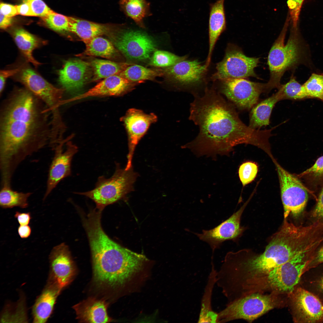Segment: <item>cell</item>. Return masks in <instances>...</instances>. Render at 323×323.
I'll list each match as a JSON object with an SVG mask.
<instances>
[{"label":"cell","mask_w":323,"mask_h":323,"mask_svg":"<svg viewBox=\"0 0 323 323\" xmlns=\"http://www.w3.org/2000/svg\"><path fill=\"white\" fill-rule=\"evenodd\" d=\"M51 132V115L47 106L25 88L14 89L0 105L1 176L12 178L27 157L50 147Z\"/></svg>","instance_id":"1"},{"label":"cell","mask_w":323,"mask_h":323,"mask_svg":"<svg viewBox=\"0 0 323 323\" xmlns=\"http://www.w3.org/2000/svg\"><path fill=\"white\" fill-rule=\"evenodd\" d=\"M190 104L189 119L199 127L193 141L184 146L199 155L227 154L234 147L243 144L263 151L269 147L270 129H255L240 118L235 107L213 89L201 96L195 95Z\"/></svg>","instance_id":"2"},{"label":"cell","mask_w":323,"mask_h":323,"mask_svg":"<svg viewBox=\"0 0 323 323\" xmlns=\"http://www.w3.org/2000/svg\"><path fill=\"white\" fill-rule=\"evenodd\" d=\"M93 279L98 286L115 290L123 287L140 272L148 260L110 239L105 232L90 240Z\"/></svg>","instance_id":"3"},{"label":"cell","mask_w":323,"mask_h":323,"mask_svg":"<svg viewBox=\"0 0 323 323\" xmlns=\"http://www.w3.org/2000/svg\"><path fill=\"white\" fill-rule=\"evenodd\" d=\"M322 237L323 221L315 220L308 226H296L284 218L281 228L263 253L251 258V265L257 273L266 275Z\"/></svg>","instance_id":"4"},{"label":"cell","mask_w":323,"mask_h":323,"mask_svg":"<svg viewBox=\"0 0 323 323\" xmlns=\"http://www.w3.org/2000/svg\"><path fill=\"white\" fill-rule=\"evenodd\" d=\"M290 19H287L269 54L268 64L270 76L269 81L266 83V93L274 89H278L281 85V80L284 73L304 63L306 57L305 46L298 27H292L288 41L284 44Z\"/></svg>","instance_id":"5"},{"label":"cell","mask_w":323,"mask_h":323,"mask_svg":"<svg viewBox=\"0 0 323 323\" xmlns=\"http://www.w3.org/2000/svg\"><path fill=\"white\" fill-rule=\"evenodd\" d=\"M138 176L132 167L126 170L116 163L115 172L110 178L99 177L93 189L75 193L91 199L95 203V208L102 211L107 205L124 198L133 191L134 185Z\"/></svg>","instance_id":"6"},{"label":"cell","mask_w":323,"mask_h":323,"mask_svg":"<svg viewBox=\"0 0 323 323\" xmlns=\"http://www.w3.org/2000/svg\"><path fill=\"white\" fill-rule=\"evenodd\" d=\"M323 244V237L274 268L264 277L268 285L272 289L289 294L298 284L305 268Z\"/></svg>","instance_id":"7"},{"label":"cell","mask_w":323,"mask_h":323,"mask_svg":"<svg viewBox=\"0 0 323 323\" xmlns=\"http://www.w3.org/2000/svg\"><path fill=\"white\" fill-rule=\"evenodd\" d=\"M278 303L273 295L255 293L239 297L218 313V323L238 319L252 322L277 306Z\"/></svg>","instance_id":"8"},{"label":"cell","mask_w":323,"mask_h":323,"mask_svg":"<svg viewBox=\"0 0 323 323\" xmlns=\"http://www.w3.org/2000/svg\"><path fill=\"white\" fill-rule=\"evenodd\" d=\"M108 37L118 50L129 60H148L156 50L155 41L141 31L115 30Z\"/></svg>","instance_id":"9"},{"label":"cell","mask_w":323,"mask_h":323,"mask_svg":"<svg viewBox=\"0 0 323 323\" xmlns=\"http://www.w3.org/2000/svg\"><path fill=\"white\" fill-rule=\"evenodd\" d=\"M275 164L279 179L281 199L284 208V217L290 214L296 217L303 211L308 199L307 190L294 176L283 168L275 159Z\"/></svg>","instance_id":"10"},{"label":"cell","mask_w":323,"mask_h":323,"mask_svg":"<svg viewBox=\"0 0 323 323\" xmlns=\"http://www.w3.org/2000/svg\"><path fill=\"white\" fill-rule=\"evenodd\" d=\"M221 81L220 93L240 110L251 109L258 103L261 94L266 93V83L245 78L229 79Z\"/></svg>","instance_id":"11"},{"label":"cell","mask_w":323,"mask_h":323,"mask_svg":"<svg viewBox=\"0 0 323 323\" xmlns=\"http://www.w3.org/2000/svg\"><path fill=\"white\" fill-rule=\"evenodd\" d=\"M259 62V58L248 57L239 48L232 47L226 51L223 59L217 64L216 71L212 79L222 80L257 77L254 69Z\"/></svg>","instance_id":"12"},{"label":"cell","mask_w":323,"mask_h":323,"mask_svg":"<svg viewBox=\"0 0 323 323\" xmlns=\"http://www.w3.org/2000/svg\"><path fill=\"white\" fill-rule=\"evenodd\" d=\"M288 297L294 322L323 323V304L312 293L298 284Z\"/></svg>","instance_id":"13"},{"label":"cell","mask_w":323,"mask_h":323,"mask_svg":"<svg viewBox=\"0 0 323 323\" xmlns=\"http://www.w3.org/2000/svg\"><path fill=\"white\" fill-rule=\"evenodd\" d=\"M69 136L55 148L54 156L49 167L45 199L59 183L71 174V166L73 156L78 151L77 147L70 140Z\"/></svg>","instance_id":"14"},{"label":"cell","mask_w":323,"mask_h":323,"mask_svg":"<svg viewBox=\"0 0 323 323\" xmlns=\"http://www.w3.org/2000/svg\"><path fill=\"white\" fill-rule=\"evenodd\" d=\"M121 120L124 123L128 136V153L125 168L128 170L132 167V161L136 146L150 125L157 121V118L153 113L147 114L141 110L131 108Z\"/></svg>","instance_id":"15"},{"label":"cell","mask_w":323,"mask_h":323,"mask_svg":"<svg viewBox=\"0 0 323 323\" xmlns=\"http://www.w3.org/2000/svg\"><path fill=\"white\" fill-rule=\"evenodd\" d=\"M248 201L228 219L214 228L203 230L201 233H194L201 240L208 243L214 253L224 242L235 240L241 234L243 228L240 225L241 217Z\"/></svg>","instance_id":"16"},{"label":"cell","mask_w":323,"mask_h":323,"mask_svg":"<svg viewBox=\"0 0 323 323\" xmlns=\"http://www.w3.org/2000/svg\"><path fill=\"white\" fill-rule=\"evenodd\" d=\"M49 259L50 272L48 280L62 290L71 281L75 272L68 246L63 243L54 247Z\"/></svg>","instance_id":"17"},{"label":"cell","mask_w":323,"mask_h":323,"mask_svg":"<svg viewBox=\"0 0 323 323\" xmlns=\"http://www.w3.org/2000/svg\"><path fill=\"white\" fill-rule=\"evenodd\" d=\"M92 72L89 63L78 59L69 60L58 71V82L65 91L75 93L88 81Z\"/></svg>","instance_id":"18"},{"label":"cell","mask_w":323,"mask_h":323,"mask_svg":"<svg viewBox=\"0 0 323 323\" xmlns=\"http://www.w3.org/2000/svg\"><path fill=\"white\" fill-rule=\"evenodd\" d=\"M207 68L197 60H185L162 69L163 77L167 80L181 86H189L201 82Z\"/></svg>","instance_id":"19"},{"label":"cell","mask_w":323,"mask_h":323,"mask_svg":"<svg viewBox=\"0 0 323 323\" xmlns=\"http://www.w3.org/2000/svg\"><path fill=\"white\" fill-rule=\"evenodd\" d=\"M137 84L119 74L104 79L84 93L64 100V104L91 97L121 96L132 91Z\"/></svg>","instance_id":"20"},{"label":"cell","mask_w":323,"mask_h":323,"mask_svg":"<svg viewBox=\"0 0 323 323\" xmlns=\"http://www.w3.org/2000/svg\"><path fill=\"white\" fill-rule=\"evenodd\" d=\"M108 304L104 300L89 298L73 307L81 322L107 323L112 319L107 313Z\"/></svg>","instance_id":"21"},{"label":"cell","mask_w":323,"mask_h":323,"mask_svg":"<svg viewBox=\"0 0 323 323\" xmlns=\"http://www.w3.org/2000/svg\"><path fill=\"white\" fill-rule=\"evenodd\" d=\"M61 290L55 283L48 280L33 307V322L45 323L48 320Z\"/></svg>","instance_id":"22"},{"label":"cell","mask_w":323,"mask_h":323,"mask_svg":"<svg viewBox=\"0 0 323 323\" xmlns=\"http://www.w3.org/2000/svg\"><path fill=\"white\" fill-rule=\"evenodd\" d=\"M20 72L18 81L40 99L55 92L58 89L31 68H25Z\"/></svg>","instance_id":"23"},{"label":"cell","mask_w":323,"mask_h":323,"mask_svg":"<svg viewBox=\"0 0 323 323\" xmlns=\"http://www.w3.org/2000/svg\"><path fill=\"white\" fill-rule=\"evenodd\" d=\"M70 32L74 33L85 43L97 36H108L116 29L108 25L99 24L70 17Z\"/></svg>","instance_id":"24"},{"label":"cell","mask_w":323,"mask_h":323,"mask_svg":"<svg viewBox=\"0 0 323 323\" xmlns=\"http://www.w3.org/2000/svg\"><path fill=\"white\" fill-rule=\"evenodd\" d=\"M224 1L217 0L211 7L209 23V49L206 64L207 67L216 42L226 27Z\"/></svg>","instance_id":"25"},{"label":"cell","mask_w":323,"mask_h":323,"mask_svg":"<svg viewBox=\"0 0 323 323\" xmlns=\"http://www.w3.org/2000/svg\"><path fill=\"white\" fill-rule=\"evenodd\" d=\"M217 271L212 259L211 270L201 301L198 323H218V313L213 310L211 305L213 290L217 281Z\"/></svg>","instance_id":"26"},{"label":"cell","mask_w":323,"mask_h":323,"mask_svg":"<svg viewBox=\"0 0 323 323\" xmlns=\"http://www.w3.org/2000/svg\"><path fill=\"white\" fill-rule=\"evenodd\" d=\"M280 100V96L277 92L256 104L250 112L249 126L253 129H260L262 127L269 125L273 107Z\"/></svg>","instance_id":"27"},{"label":"cell","mask_w":323,"mask_h":323,"mask_svg":"<svg viewBox=\"0 0 323 323\" xmlns=\"http://www.w3.org/2000/svg\"><path fill=\"white\" fill-rule=\"evenodd\" d=\"M13 37L17 46L27 60L35 67L41 64L33 56L34 50L46 43V42L31 34L22 28L14 31Z\"/></svg>","instance_id":"28"},{"label":"cell","mask_w":323,"mask_h":323,"mask_svg":"<svg viewBox=\"0 0 323 323\" xmlns=\"http://www.w3.org/2000/svg\"><path fill=\"white\" fill-rule=\"evenodd\" d=\"M85 43V49L77 56H97L111 60L120 57L119 51L111 42L100 36L95 37Z\"/></svg>","instance_id":"29"},{"label":"cell","mask_w":323,"mask_h":323,"mask_svg":"<svg viewBox=\"0 0 323 323\" xmlns=\"http://www.w3.org/2000/svg\"><path fill=\"white\" fill-rule=\"evenodd\" d=\"M92 70V81L118 74L132 64L127 62H115L109 60L93 59L89 62Z\"/></svg>","instance_id":"30"},{"label":"cell","mask_w":323,"mask_h":323,"mask_svg":"<svg viewBox=\"0 0 323 323\" xmlns=\"http://www.w3.org/2000/svg\"><path fill=\"white\" fill-rule=\"evenodd\" d=\"M323 302V263L305 272L298 284Z\"/></svg>","instance_id":"31"},{"label":"cell","mask_w":323,"mask_h":323,"mask_svg":"<svg viewBox=\"0 0 323 323\" xmlns=\"http://www.w3.org/2000/svg\"><path fill=\"white\" fill-rule=\"evenodd\" d=\"M118 74L137 84L147 80H154L156 77L163 76L161 69H152L133 64Z\"/></svg>","instance_id":"32"},{"label":"cell","mask_w":323,"mask_h":323,"mask_svg":"<svg viewBox=\"0 0 323 323\" xmlns=\"http://www.w3.org/2000/svg\"><path fill=\"white\" fill-rule=\"evenodd\" d=\"M126 14L141 28L144 19L150 15V4L147 0H121L120 2Z\"/></svg>","instance_id":"33"},{"label":"cell","mask_w":323,"mask_h":323,"mask_svg":"<svg viewBox=\"0 0 323 323\" xmlns=\"http://www.w3.org/2000/svg\"><path fill=\"white\" fill-rule=\"evenodd\" d=\"M0 192V205L3 208H12L18 207L22 208L28 205V198L31 192H18L12 189L11 187H3Z\"/></svg>","instance_id":"34"},{"label":"cell","mask_w":323,"mask_h":323,"mask_svg":"<svg viewBox=\"0 0 323 323\" xmlns=\"http://www.w3.org/2000/svg\"><path fill=\"white\" fill-rule=\"evenodd\" d=\"M302 87L306 98H316L323 101V74L313 73Z\"/></svg>","instance_id":"35"},{"label":"cell","mask_w":323,"mask_h":323,"mask_svg":"<svg viewBox=\"0 0 323 323\" xmlns=\"http://www.w3.org/2000/svg\"><path fill=\"white\" fill-rule=\"evenodd\" d=\"M186 56H179L168 51L156 50L151 57L148 63L151 66L167 68L185 60Z\"/></svg>","instance_id":"36"},{"label":"cell","mask_w":323,"mask_h":323,"mask_svg":"<svg viewBox=\"0 0 323 323\" xmlns=\"http://www.w3.org/2000/svg\"><path fill=\"white\" fill-rule=\"evenodd\" d=\"M281 100L285 99L300 100L306 99L303 91L302 85L299 83L294 77L285 84H281L278 89Z\"/></svg>","instance_id":"37"},{"label":"cell","mask_w":323,"mask_h":323,"mask_svg":"<svg viewBox=\"0 0 323 323\" xmlns=\"http://www.w3.org/2000/svg\"><path fill=\"white\" fill-rule=\"evenodd\" d=\"M46 25L52 30L59 32H70V17L52 11L42 17Z\"/></svg>","instance_id":"38"},{"label":"cell","mask_w":323,"mask_h":323,"mask_svg":"<svg viewBox=\"0 0 323 323\" xmlns=\"http://www.w3.org/2000/svg\"><path fill=\"white\" fill-rule=\"evenodd\" d=\"M258 171V166L255 162L248 161L240 165L238 169L239 177L243 186L250 183L255 178Z\"/></svg>","instance_id":"39"},{"label":"cell","mask_w":323,"mask_h":323,"mask_svg":"<svg viewBox=\"0 0 323 323\" xmlns=\"http://www.w3.org/2000/svg\"><path fill=\"white\" fill-rule=\"evenodd\" d=\"M29 5L33 16L43 17L49 13L51 10L42 0H23Z\"/></svg>","instance_id":"40"},{"label":"cell","mask_w":323,"mask_h":323,"mask_svg":"<svg viewBox=\"0 0 323 323\" xmlns=\"http://www.w3.org/2000/svg\"><path fill=\"white\" fill-rule=\"evenodd\" d=\"M304 0H288L287 4L290 11L292 26L298 27L299 15Z\"/></svg>","instance_id":"41"},{"label":"cell","mask_w":323,"mask_h":323,"mask_svg":"<svg viewBox=\"0 0 323 323\" xmlns=\"http://www.w3.org/2000/svg\"><path fill=\"white\" fill-rule=\"evenodd\" d=\"M298 176L300 177L307 176L316 178L323 176V156L318 158L313 166L300 173Z\"/></svg>","instance_id":"42"},{"label":"cell","mask_w":323,"mask_h":323,"mask_svg":"<svg viewBox=\"0 0 323 323\" xmlns=\"http://www.w3.org/2000/svg\"><path fill=\"white\" fill-rule=\"evenodd\" d=\"M322 263H323V244L320 246L314 254L312 259L305 269L304 273L309 269Z\"/></svg>","instance_id":"43"},{"label":"cell","mask_w":323,"mask_h":323,"mask_svg":"<svg viewBox=\"0 0 323 323\" xmlns=\"http://www.w3.org/2000/svg\"><path fill=\"white\" fill-rule=\"evenodd\" d=\"M311 215L316 220L323 221V188L319 194L317 202Z\"/></svg>","instance_id":"44"},{"label":"cell","mask_w":323,"mask_h":323,"mask_svg":"<svg viewBox=\"0 0 323 323\" xmlns=\"http://www.w3.org/2000/svg\"><path fill=\"white\" fill-rule=\"evenodd\" d=\"M20 71V68L1 70L0 74V95L1 96L5 85L7 79L9 77L18 73Z\"/></svg>","instance_id":"45"},{"label":"cell","mask_w":323,"mask_h":323,"mask_svg":"<svg viewBox=\"0 0 323 323\" xmlns=\"http://www.w3.org/2000/svg\"><path fill=\"white\" fill-rule=\"evenodd\" d=\"M0 7V13L5 16L11 17L18 14L16 6L1 3Z\"/></svg>","instance_id":"46"},{"label":"cell","mask_w":323,"mask_h":323,"mask_svg":"<svg viewBox=\"0 0 323 323\" xmlns=\"http://www.w3.org/2000/svg\"><path fill=\"white\" fill-rule=\"evenodd\" d=\"M14 217L17 219L20 225H28L31 219L30 213H21L16 211Z\"/></svg>","instance_id":"47"},{"label":"cell","mask_w":323,"mask_h":323,"mask_svg":"<svg viewBox=\"0 0 323 323\" xmlns=\"http://www.w3.org/2000/svg\"><path fill=\"white\" fill-rule=\"evenodd\" d=\"M18 14L26 16H33L29 4L26 2L16 6Z\"/></svg>","instance_id":"48"},{"label":"cell","mask_w":323,"mask_h":323,"mask_svg":"<svg viewBox=\"0 0 323 323\" xmlns=\"http://www.w3.org/2000/svg\"><path fill=\"white\" fill-rule=\"evenodd\" d=\"M18 233L22 238H26L30 235L31 229L28 225H20L18 228Z\"/></svg>","instance_id":"49"},{"label":"cell","mask_w":323,"mask_h":323,"mask_svg":"<svg viewBox=\"0 0 323 323\" xmlns=\"http://www.w3.org/2000/svg\"><path fill=\"white\" fill-rule=\"evenodd\" d=\"M0 27L2 29H5L11 26L13 23L11 17L5 16L0 13Z\"/></svg>","instance_id":"50"},{"label":"cell","mask_w":323,"mask_h":323,"mask_svg":"<svg viewBox=\"0 0 323 323\" xmlns=\"http://www.w3.org/2000/svg\"><path fill=\"white\" fill-rule=\"evenodd\" d=\"M322 302V303H323V302Z\"/></svg>","instance_id":"51"}]
</instances>
